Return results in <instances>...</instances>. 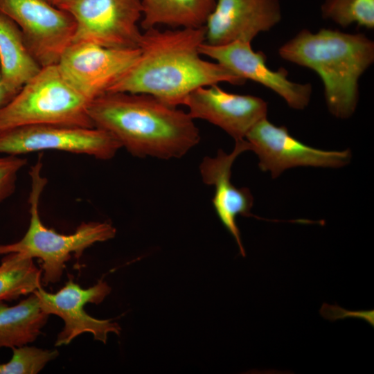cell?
<instances>
[{"instance_id": "6da1fadb", "label": "cell", "mask_w": 374, "mask_h": 374, "mask_svg": "<svg viewBox=\"0 0 374 374\" xmlns=\"http://www.w3.org/2000/svg\"><path fill=\"white\" fill-rule=\"evenodd\" d=\"M205 42V27L144 30L140 55L108 92L144 93L175 107L202 87L245 80L220 64L202 58L199 46Z\"/></svg>"}, {"instance_id": "7a4b0ae2", "label": "cell", "mask_w": 374, "mask_h": 374, "mask_svg": "<svg viewBox=\"0 0 374 374\" xmlns=\"http://www.w3.org/2000/svg\"><path fill=\"white\" fill-rule=\"evenodd\" d=\"M88 113L94 127L138 157L180 158L200 140L188 112L148 94L107 92L90 102Z\"/></svg>"}, {"instance_id": "3957f363", "label": "cell", "mask_w": 374, "mask_h": 374, "mask_svg": "<svg viewBox=\"0 0 374 374\" xmlns=\"http://www.w3.org/2000/svg\"><path fill=\"white\" fill-rule=\"evenodd\" d=\"M278 54L317 73L329 112L344 119L356 109L359 78L374 62V42L362 33L302 30L280 47Z\"/></svg>"}, {"instance_id": "277c9868", "label": "cell", "mask_w": 374, "mask_h": 374, "mask_svg": "<svg viewBox=\"0 0 374 374\" xmlns=\"http://www.w3.org/2000/svg\"><path fill=\"white\" fill-rule=\"evenodd\" d=\"M41 156L32 166L29 175L31 188L28 197L30 222L25 235L17 242L0 244V256L19 253L42 262V283L44 285L60 281L71 255L78 261L93 244L115 237V227L107 222H82L69 235L47 228L40 220L39 205L47 179L42 174Z\"/></svg>"}, {"instance_id": "5b68a950", "label": "cell", "mask_w": 374, "mask_h": 374, "mask_svg": "<svg viewBox=\"0 0 374 374\" xmlns=\"http://www.w3.org/2000/svg\"><path fill=\"white\" fill-rule=\"evenodd\" d=\"M89 103L66 80L57 64L44 66L0 108V132L44 124L94 127L88 113Z\"/></svg>"}, {"instance_id": "8992f818", "label": "cell", "mask_w": 374, "mask_h": 374, "mask_svg": "<svg viewBox=\"0 0 374 374\" xmlns=\"http://www.w3.org/2000/svg\"><path fill=\"white\" fill-rule=\"evenodd\" d=\"M57 7L74 18L73 42H89L107 48H139L142 33L140 0H60Z\"/></svg>"}, {"instance_id": "52a82bcc", "label": "cell", "mask_w": 374, "mask_h": 374, "mask_svg": "<svg viewBox=\"0 0 374 374\" xmlns=\"http://www.w3.org/2000/svg\"><path fill=\"white\" fill-rule=\"evenodd\" d=\"M121 148L109 133L96 127L58 124L25 125L0 132V154L19 156L58 150L109 160Z\"/></svg>"}, {"instance_id": "ba28073f", "label": "cell", "mask_w": 374, "mask_h": 374, "mask_svg": "<svg viewBox=\"0 0 374 374\" xmlns=\"http://www.w3.org/2000/svg\"><path fill=\"white\" fill-rule=\"evenodd\" d=\"M0 13L19 26L42 67L57 64L73 42L76 29L74 18L48 0H0Z\"/></svg>"}, {"instance_id": "9c48e42d", "label": "cell", "mask_w": 374, "mask_h": 374, "mask_svg": "<svg viewBox=\"0 0 374 374\" xmlns=\"http://www.w3.org/2000/svg\"><path fill=\"white\" fill-rule=\"evenodd\" d=\"M140 48L72 42L57 64L66 80L90 102L109 89L135 62Z\"/></svg>"}, {"instance_id": "30bf717a", "label": "cell", "mask_w": 374, "mask_h": 374, "mask_svg": "<svg viewBox=\"0 0 374 374\" xmlns=\"http://www.w3.org/2000/svg\"><path fill=\"white\" fill-rule=\"evenodd\" d=\"M259 159L262 171L273 178L298 166L340 168L351 159L349 150H323L308 146L291 136L285 126H276L265 118L256 123L244 138Z\"/></svg>"}, {"instance_id": "8fae6325", "label": "cell", "mask_w": 374, "mask_h": 374, "mask_svg": "<svg viewBox=\"0 0 374 374\" xmlns=\"http://www.w3.org/2000/svg\"><path fill=\"white\" fill-rule=\"evenodd\" d=\"M111 291V287L103 280L84 289L73 281L72 276L55 293L48 292L42 286L34 291L42 310L48 315L60 317L64 321L55 346L68 345L78 336L87 332L92 334L95 340L104 344L109 332L119 335L121 328L116 322L93 318L84 309L87 303H102Z\"/></svg>"}, {"instance_id": "7c38bea8", "label": "cell", "mask_w": 374, "mask_h": 374, "mask_svg": "<svg viewBox=\"0 0 374 374\" xmlns=\"http://www.w3.org/2000/svg\"><path fill=\"white\" fill-rule=\"evenodd\" d=\"M199 52L244 80H253L272 90L292 109H303L310 103L311 84L290 80L284 69H269L265 55L254 51L250 42H234L213 46L204 42L199 46Z\"/></svg>"}, {"instance_id": "4fadbf2b", "label": "cell", "mask_w": 374, "mask_h": 374, "mask_svg": "<svg viewBox=\"0 0 374 374\" xmlns=\"http://www.w3.org/2000/svg\"><path fill=\"white\" fill-rule=\"evenodd\" d=\"M184 105L193 119H202L220 127L235 141L244 139L267 114V103L261 98L229 93L218 84L197 89Z\"/></svg>"}, {"instance_id": "5bb4252c", "label": "cell", "mask_w": 374, "mask_h": 374, "mask_svg": "<svg viewBox=\"0 0 374 374\" xmlns=\"http://www.w3.org/2000/svg\"><path fill=\"white\" fill-rule=\"evenodd\" d=\"M281 19L278 0H216L205 27V43L251 42Z\"/></svg>"}, {"instance_id": "9a60e30c", "label": "cell", "mask_w": 374, "mask_h": 374, "mask_svg": "<svg viewBox=\"0 0 374 374\" xmlns=\"http://www.w3.org/2000/svg\"><path fill=\"white\" fill-rule=\"evenodd\" d=\"M235 147L231 153L220 149L215 157H206L199 166L203 182L213 186L215 195L212 199L215 211L221 222L235 239L240 254L246 253L236 224L238 215L256 217L251 213L253 197L248 188H238L231 181V167L235 159L242 152L251 150V144L245 139L235 141Z\"/></svg>"}, {"instance_id": "2e32d148", "label": "cell", "mask_w": 374, "mask_h": 374, "mask_svg": "<svg viewBox=\"0 0 374 374\" xmlns=\"http://www.w3.org/2000/svg\"><path fill=\"white\" fill-rule=\"evenodd\" d=\"M0 65L6 86L15 95L42 68L28 48L19 26L1 13Z\"/></svg>"}, {"instance_id": "e0dca14e", "label": "cell", "mask_w": 374, "mask_h": 374, "mask_svg": "<svg viewBox=\"0 0 374 374\" xmlns=\"http://www.w3.org/2000/svg\"><path fill=\"white\" fill-rule=\"evenodd\" d=\"M144 30L167 25L181 28L204 26L216 0H140Z\"/></svg>"}, {"instance_id": "ac0fdd59", "label": "cell", "mask_w": 374, "mask_h": 374, "mask_svg": "<svg viewBox=\"0 0 374 374\" xmlns=\"http://www.w3.org/2000/svg\"><path fill=\"white\" fill-rule=\"evenodd\" d=\"M48 316L34 292L12 306L0 303V349L33 342L42 333Z\"/></svg>"}, {"instance_id": "d6986e66", "label": "cell", "mask_w": 374, "mask_h": 374, "mask_svg": "<svg viewBox=\"0 0 374 374\" xmlns=\"http://www.w3.org/2000/svg\"><path fill=\"white\" fill-rule=\"evenodd\" d=\"M42 274L33 258L19 253L3 255L0 264V303L33 293L42 286Z\"/></svg>"}, {"instance_id": "ffe728a7", "label": "cell", "mask_w": 374, "mask_h": 374, "mask_svg": "<svg viewBox=\"0 0 374 374\" xmlns=\"http://www.w3.org/2000/svg\"><path fill=\"white\" fill-rule=\"evenodd\" d=\"M321 12L324 18L343 28L353 24L374 28V0H326Z\"/></svg>"}, {"instance_id": "44dd1931", "label": "cell", "mask_w": 374, "mask_h": 374, "mask_svg": "<svg viewBox=\"0 0 374 374\" xmlns=\"http://www.w3.org/2000/svg\"><path fill=\"white\" fill-rule=\"evenodd\" d=\"M12 349L11 359L0 362V374H37L58 355L57 350L24 345Z\"/></svg>"}, {"instance_id": "7402d4cb", "label": "cell", "mask_w": 374, "mask_h": 374, "mask_svg": "<svg viewBox=\"0 0 374 374\" xmlns=\"http://www.w3.org/2000/svg\"><path fill=\"white\" fill-rule=\"evenodd\" d=\"M26 164L19 156L0 157V204L14 193L18 173Z\"/></svg>"}, {"instance_id": "603a6c76", "label": "cell", "mask_w": 374, "mask_h": 374, "mask_svg": "<svg viewBox=\"0 0 374 374\" xmlns=\"http://www.w3.org/2000/svg\"><path fill=\"white\" fill-rule=\"evenodd\" d=\"M15 96L5 84L0 65V108L7 105Z\"/></svg>"}, {"instance_id": "cb8c5ba5", "label": "cell", "mask_w": 374, "mask_h": 374, "mask_svg": "<svg viewBox=\"0 0 374 374\" xmlns=\"http://www.w3.org/2000/svg\"><path fill=\"white\" fill-rule=\"evenodd\" d=\"M48 1L51 2V3H53V5L57 6L60 0H48Z\"/></svg>"}]
</instances>
